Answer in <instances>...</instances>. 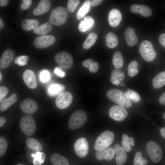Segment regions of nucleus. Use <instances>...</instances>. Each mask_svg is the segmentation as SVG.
I'll use <instances>...</instances> for the list:
<instances>
[{"mask_svg":"<svg viewBox=\"0 0 165 165\" xmlns=\"http://www.w3.org/2000/svg\"><path fill=\"white\" fill-rule=\"evenodd\" d=\"M107 96L109 99L124 108H128L132 105L127 93L120 90L110 89L107 91Z\"/></svg>","mask_w":165,"mask_h":165,"instance_id":"nucleus-1","label":"nucleus"},{"mask_svg":"<svg viewBox=\"0 0 165 165\" xmlns=\"http://www.w3.org/2000/svg\"><path fill=\"white\" fill-rule=\"evenodd\" d=\"M114 139V135L112 132L108 130L105 131L96 139L94 148L97 151L106 149L112 144Z\"/></svg>","mask_w":165,"mask_h":165,"instance_id":"nucleus-2","label":"nucleus"},{"mask_svg":"<svg viewBox=\"0 0 165 165\" xmlns=\"http://www.w3.org/2000/svg\"><path fill=\"white\" fill-rule=\"evenodd\" d=\"M68 16L67 9L59 6L52 11L49 18V22L56 26H61L66 22Z\"/></svg>","mask_w":165,"mask_h":165,"instance_id":"nucleus-3","label":"nucleus"},{"mask_svg":"<svg viewBox=\"0 0 165 165\" xmlns=\"http://www.w3.org/2000/svg\"><path fill=\"white\" fill-rule=\"evenodd\" d=\"M87 120V116L85 112L77 110L71 115L68 123V127L71 129H78L83 126Z\"/></svg>","mask_w":165,"mask_h":165,"instance_id":"nucleus-4","label":"nucleus"},{"mask_svg":"<svg viewBox=\"0 0 165 165\" xmlns=\"http://www.w3.org/2000/svg\"><path fill=\"white\" fill-rule=\"evenodd\" d=\"M140 53L144 60L147 62H151L156 56V53L152 43L144 40L141 43L139 47Z\"/></svg>","mask_w":165,"mask_h":165,"instance_id":"nucleus-5","label":"nucleus"},{"mask_svg":"<svg viewBox=\"0 0 165 165\" xmlns=\"http://www.w3.org/2000/svg\"><path fill=\"white\" fill-rule=\"evenodd\" d=\"M20 126L22 131L28 136H31L36 130V125L34 119L28 115H24L22 116Z\"/></svg>","mask_w":165,"mask_h":165,"instance_id":"nucleus-6","label":"nucleus"},{"mask_svg":"<svg viewBox=\"0 0 165 165\" xmlns=\"http://www.w3.org/2000/svg\"><path fill=\"white\" fill-rule=\"evenodd\" d=\"M146 148L148 155L152 162L157 163L161 160L162 150L156 142L152 141H148L146 144Z\"/></svg>","mask_w":165,"mask_h":165,"instance_id":"nucleus-7","label":"nucleus"},{"mask_svg":"<svg viewBox=\"0 0 165 165\" xmlns=\"http://www.w3.org/2000/svg\"><path fill=\"white\" fill-rule=\"evenodd\" d=\"M54 58L56 63L61 67L69 69L72 66V57L68 52H62L57 53L55 54Z\"/></svg>","mask_w":165,"mask_h":165,"instance_id":"nucleus-8","label":"nucleus"},{"mask_svg":"<svg viewBox=\"0 0 165 165\" xmlns=\"http://www.w3.org/2000/svg\"><path fill=\"white\" fill-rule=\"evenodd\" d=\"M73 96L72 94L68 91L62 92L57 96L55 101L57 107L63 109L69 107L72 103Z\"/></svg>","mask_w":165,"mask_h":165,"instance_id":"nucleus-9","label":"nucleus"},{"mask_svg":"<svg viewBox=\"0 0 165 165\" xmlns=\"http://www.w3.org/2000/svg\"><path fill=\"white\" fill-rule=\"evenodd\" d=\"M74 148L78 156L82 158L85 157L87 154L89 149L87 140L84 138L77 139L75 143Z\"/></svg>","mask_w":165,"mask_h":165,"instance_id":"nucleus-10","label":"nucleus"},{"mask_svg":"<svg viewBox=\"0 0 165 165\" xmlns=\"http://www.w3.org/2000/svg\"><path fill=\"white\" fill-rule=\"evenodd\" d=\"M128 115L127 110L124 107L119 105H114L111 107L109 110L110 117L117 121H123Z\"/></svg>","mask_w":165,"mask_h":165,"instance_id":"nucleus-11","label":"nucleus"},{"mask_svg":"<svg viewBox=\"0 0 165 165\" xmlns=\"http://www.w3.org/2000/svg\"><path fill=\"white\" fill-rule=\"evenodd\" d=\"M56 40L52 35L39 36L36 37L33 41L35 46L38 49L47 48L53 45Z\"/></svg>","mask_w":165,"mask_h":165,"instance_id":"nucleus-12","label":"nucleus"},{"mask_svg":"<svg viewBox=\"0 0 165 165\" xmlns=\"http://www.w3.org/2000/svg\"><path fill=\"white\" fill-rule=\"evenodd\" d=\"M20 108L25 114L31 115L36 112L38 108V106L33 100L31 98H27L20 103Z\"/></svg>","mask_w":165,"mask_h":165,"instance_id":"nucleus-13","label":"nucleus"},{"mask_svg":"<svg viewBox=\"0 0 165 165\" xmlns=\"http://www.w3.org/2000/svg\"><path fill=\"white\" fill-rule=\"evenodd\" d=\"M23 78L24 83L29 88L34 89L37 87V83L35 75L32 70H26L23 74Z\"/></svg>","mask_w":165,"mask_h":165,"instance_id":"nucleus-14","label":"nucleus"},{"mask_svg":"<svg viewBox=\"0 0 165 165\" xmlns=\"http://www.w3.org/2000/svg\"><path fill=\"white\" fill-rule=\"evenodd\" d=\"M130 9L132 12L140 14L145 17L150 16L152 13L151 8L144 5L133 4L131 6Z\"/></svg>","mask_w":165,"mask_h":165,"instance_id":"nucleus-15","label":"nucleus"},{"mask_svg":"<svg viewBox=\"0 0 165 165\" xmlns=\"http://www.w3.org/2000/svg\"><path fill=\"white\" fill-rule=\"evenodd\" d=\"M14 53L10 49L6 50L1 56L0 60V67L2 69L6 68L13 60Z\"/></svg>","mask_w":165,"mask_h":165,"instance_id":"nucleus-16","label":"nucleus"},{"mask_svg":"<svg viewBox=\"0 0 165 165\" xmlns=\"http://www.w3.org/2000/svg\"><path fill=\"white\" fill-rule=\"evenodd\" d=\"M114 149L111 147L100 151H97L95 154L96 159L98 160H105L108 161L111 160L115 155Z\"/></svg>","mask_w":165,"mask_h":165,"instance_id":"nucleus-17","label":"nucleus"},{"mask_svg":"<svg viewBox=\"0 0 165 165\" xmlns=\"http://www.w3.org/2000/svg\"><path fill=\"white\" fill-rule=\"evenodd\" d=\"M122 15L118 9H113L109 12L108 20L109 25L112 27H116L119 25L122 19Z\"/></svg>","mask_w":165,"mask_h":165,"instance_id":"nucleus-18","label":"nucleus"},{"mask_svg":"<svg viewBox=\"0 0 165 165\" xmlns=\"http://www.w3.org/2000/svg\"><path fill=\"white\" fill-rule=\"evenodd\" d=\"M50 6L51 3L50 0H41L38 6L34 9L33 13L35 16L43 15L50 10Z\"/></svg>","mask_w":165,"mask_h":165,"instance_id":"nucleus-19","label":"nucleus"},{"mask_svg":"<svg viewBox=\"0 0 165 165\" xmlns=\"http://www.w3.org/2000/svg\"><path fill=\"white\" fill-rule=\"evenodd\" d=\"M125 36L127 45L130 47L136 45L138 43V38L134 29L127 27L125 31Z\"/></svg>","mask_w":165,"mask_h":165,"instance_id":"nucleus-20","label":"nucleus"},{"mask_svg":"<svg viewBox=\"0 0 165 165\" xmlns=\"http://www.w3.org/2000/svg\"><path fill=\"white\" fill-rule=\"evenodd\" d=\"M115 153L116 154V160L118 165H123L126 162L127 156L123 148L117 144L114 145Z\"/></svg>","mask_w":165,"mask_h":165,"instance_id":"nucleus-21","label":"nucleus"},{"mask_svg":"<svg viewBox=\"0 0 165 165\" xmlns=\"http://www.w3.org/2000/svg\"><path fill=\"white\" fill-rule=\"evenodd\" d=\"M17 100V96L15 93L12 94L8 98H4L0 102V110L4 112L15 103Z\"/></svg>","mask_w":165,"mask_h":165,"instance_id":"nucleus-22","label":"nucleus"},{"mask_svg":"<svg viewBox=\"0 0 165 165\" xmlns=\"http://www.w3.org/2000/svg\"><path fill=\"white\" fill-rule=\"evenodd\" d=\"M65 89V86L63 84H56L51 85L47 90L48 95L51 97L57 96L64 92Z\"/></svg>","mask_w":165,"mask_h":165,"instance_id":"nucleus-23","label":"nucleus"},{"mask_svg":"<svg viewBox=\"0 0 165 165\" xmlns=\"http://www.w3.org/2000/svg\"><path fill=\"white\" fill-rule=\"evenodd\" d=\"M94 24V20L90 16L84 17V20H81L78 25L79 30L84 32L91 28Z\"/></svg>","mask_w":165,"mask_h":165,"instance_id":"nucleus-24","label":"nucleus"},{"mask_svg":"<svg viewBox=\"0 0 165 165\" xmlns=\"http://www.w3.org/2000/svg\"><path fill=\"white\" fill-rule=\"evenodd\" d=\"M125 78L124 73L117 69H114L112 72L110 81L112 83L118 86Z\"/></svg>","mask_w":165,"mask_h":165,"instance_id":"nucleus-25","label":"nucleus"},{"mask_svg":"<svg viewBox=\"0 0 165 165\" xmlns=\"http://www.w3.org/2000/svg\"><path fill=\"white\" fill-rule=\"evenodd\" d=\"M50 160L53 165H69L68 160L57 153H54L51 156Z\"/></svg>","mask_w":165,"mask_h":165,"instance_id":"nucleus-26","label":"nucleus"},{"mask_svg":"<svg viewBox=\"0 0 165 165\" xmlns=\"http://www.w3.org/2000/svg\"><path fill=\"white\" fill-rule=\"evenodd\" d=\"M39 24L38 20L35 19H26L22 21L21 27L24 30L27 31L33 30L37 27Z\"/></svg>","mask_w":165,"mask_h":165,"instance_id":"nucleus-27","label":"nucleus"},{"mask_svg":"<svg viewBox=\"0 0 165 165\" xmlns=\"http://www.w3.org/2000/svg\"><path fill=\"white\" fill-rule=\"evenodd\" d=\"M52 29V24L49 22H47L38 26L33 30V32L40 36L44 35L50 32Z\"/></svg>","mask_w":165,"mask_h":165,"instance_id":"nucleus-28","label":"nucleus"},{"mask_svg":"<svg viewBox=\"0 0 165 165\" xmlns=\"http://www.w3.org/2000/svg\"><path fill=\"white\" fill-rule=\"evenodd\" d=\"M165 84V71L162 72L156 76L152 79V86L155 89H159Z\"/></svg>","mask_w":165,"mask_h":165,"instance_id":"nucleus-29","label":"nucleus"},{"mask_svg":"<svg viewBox=\"0 0 165 165\" xmlns=\"http://www.w3.org/2000/svg\"><path fill=\"white\" fill-rule=\"evenodd\" d=\"M26 144L28 148L36 152H39L42 149L41 144L37 140L31 137L27 138Z\"/></svg>","mask_w":165,"mask_h":165,"instance_id":"nucleus-30","label":"nucleus"},{"mask_svg":"<svg viewBox=\"0 0 165 165\" xmlns=\"http://www.w3.org/2000/svg\"><path fill=\"white\" fill-rule=\"evenodd\" d=\"M105 41L106 46L110 49L114 48L116 47L119 42L116 35L112 32H109L107 34Z\"/></svg>","mask_w":165,"mask_h":165,"instance_id":"nucleus-31","label":"nucleus"},{"mask_svg":"<svg viewBox=\"0 0 165 165\" xmlns=\"http://www.w3.org/2000/svg\"><path fill=\"white\" fill-rule=\"evenodd\" d=\"M112 62L116 69L121 68L123 64L124 59L121 52L118 50L115 52L113 54Z\"/></svg>","mask_w":165,"mask_h":165,"instance_id":"nucleus-32","label":"nucleus"},{"mask_svg":"<svg viewBox=\"0 0 165 165\" xmlns=\"http://www.w3.org/2000/svg\"><path fill=\"white\" fill-rule=\"evenodd\" d=\"M121 143L125 150L129 152L131 150L130 146H134V138L132 137L129 138L127 134H123L122 135Z\"/></svg>","mask_w":165,"mask_h":165,"instance_id":"nucleus-33","label":"nucleus"},{"mask_svg":"<svg viewBox=\"0 0 165 165\" xmlns=\"http://www.w3.org/2000/svg\"><path fill=\"white\" fill-rule=\"evenodd\" d=\"M90 4V0H86L83 2L82 6L79 8L77 13L76 17L78 20L81 19L89 11Z\"/></svg>","mask_w":165,"mask_h":165,"instance_id":"nucleus-34","label":"nucleus"},{"mask_svg":"<svg viewBox=\"0 0 165 165\" xmlns=\"http://www.w3.org/2000/svg\"><path fill=\"white\" fill-rule=\"evenodd\" d=\"M97 38V36L95 33L94 32L90 33L83 43V48L86 49L90 48L95 43Z\"/></svg>","mask_w":165,"mask_h":165,"instance_id":"nucleus-35","label":"nucleus"},{"mask_svg":"<svg viewBox=\"0 0 165 165\" xmlns=\"http://www.w3.org/2000/svg\"><path fill=\"white\" fill-rule=\"evenodd\" d=\"M31 156L34 158L33 159V165H43L45 155L43 152L37 151L35 153H32Z\"/></svg>","mask_w":165,"mask_h":165,"instance_id":"nucleus-36","label":"nucleus"},{"mask_svg":"<svg viewBox=\"0 0 165 165\" xmlns=\"http://www.w3.org/2000/svg\"><path fill=\"white\" fill-rule=\"evenodd\" d=\"M138 63L136 61H133L130 63L127 69L128 75L130 77H133L138 73Z\"/></svg>","mask_w":165,"mask_h":165,"instance_id":"nucleus-37","label":"nucleus"},{"mask_svg":"<svg viewBox=\"0 0 165 165\" xmlns=\"http://www.w3.org/2000/svg\"><path fill=\"white\" fill-rule=\"evenodd\" d=\"M148 163V160L143 157L140 152L138 151L135 153L133 160V165H146Z\"/></svg>","mask_w":165,"mask_h":165,"instance_id":"nucleus-38","label":"nucleus"},{"mask_svg":"<svg viewBox=\"0 0 165 165\" xmlns=\"http://www.w3.org/2000/svg\"><path fill=\"white\" fill-rule=\"evenodd\" d=\"M126 93L130 100L136 103L138 102L141 100V98L136 91L130 90H128Z\"/></svg>","mask_w":165,"mask_h":165,"instance_id":"nucleus-39","label":"nucleus"},{"mask_svg":"<svg viewBox=\"0 0 165 165\" xmlns=\"http://www.w3.org/2000/svg\"><path fill=\"white\" fill-rule=\"evenodd\" d=\"M80 2L79 0H68L67 10L69 12H73L75 10Z\"/></svg>","mask_w":165,"mask_h":165,"instance_id":"nucleus-40","label":"nucleus"},{"mask_svg":"<svg viewBox=\"0 0 165 165\" xmlns=\"http://www.w3.org/2000/svg\"><path fill=\"white\" fill-rule=\"evenodd\" d=\"M8 146L6 139L3 136L0 137V156H2L6 152Z\"/></svg>","mask_w":165,"mask_h":165,"instance_id":"nucleus-41","label":"nucleus"},{"mask_svg":"<svg viewBox=\"0 0 165 165\" xmlns=\"http://www.w3.org/2000/svg\"><path fill=\"white\" fill-rule=\"evenodd\" d=\"M28 60V56L22 55L16 57L14 60V62L18 65L23 66L27 64Z\"/></svg>","mask_w":165,"mask_h":165,"instance_id":"nucleus-42","label":"nucleus"},{"mask_svg":"<svg viewBox=\"0 0 165 165\" xmlns=\"http://www.w3.org/2000/svg\"><path fill=\"white\" fill-rule=\"evenodd\" d=\"M50 75L49 72L47 70L42 71L40 74V80L44 82L48 81L50 79Z\"/></svg>","mask_w":165,"mask_h":165,"instance_id":"nucleus-43","label":"nucleus"},{"mask_svg":"<svg viewBox=\"0 0 165 165\" xmlns=\"http://www.w3.org/2000/svg\"><path fill=\"white\" fill-rule=\"evenodd\" d=\"M8 92L9 90L6 87L4 86L0 87V102L4 98Z\"/></svg>","mask_w":165,"mask_h":165,"instance_id":"nucleus-44","label":"nucleus"},{"mask_svg":"<svg viewBox=\"0 0 165 165\" xmlns=\"http://www.w3.org/2000/svg\"><path fill=\"white\" fill-rule=\"evenodd\" d=\"M32 3L31 0H23L21 5V8L23 10H26L29 9Z\"/></svg>","mask_w":165,"mask_h":165,"instance_id":"nucleus-45","label":"nucleus"},{"mask_svg":"<svg viewBox=\"0 0 165 165\" xmlns=\"http://www.w3.org/2000/svg\"><path fill=\"white\" fill-rule=\"evenodd\" d=\"M98 65L97 62H93L90 66L89 69V71L91 73L96 72L98 69Z\"/></svg>","mask_w":165,"mask_h":165,"instance_id":"nucleus-46","label":"nucleus"},{"mask_svg":"<svg viewBox=\"0 0 165 165\" xmlns=\"http://www.w3.org/2000/svg\"><path fill=\"white\" fill-rule=\"evenodd\" d=\"M93 63V61L92 59H89L84 60L82 62V64L85 67L89 69Z\"/></svg>","mask_w":165,"mask_h":165,"instance_id":"nucleus-47","label":"nucleus"},{"mask_svg":"<svg viewBox=\"0 0 165 165\" xmlns=\"http://www.w3.org/2000/svg\"><path fill=\"white\" fill-rule=\"evenodd\" d=\"M54 72L58 76L61 77H64L65 75V73L59 67H56L54 70Z\"/></svg>","mask_w":165,"mask_h":165,"instance_id":"nucleus-48","label":"nucleus"},{"mask_svg":"<svg viewBox=\"0 0 165 165\" xmlns=\"http://www.w3.org/2000/svg\"><path fill=\"white\" fill-rule=\"evenodd\" d=\"M159 40L160 44L165 48V33L160 35L159 37Z\"/></svg>","mask_w":165,"mask_h":165,"instance_id":"nucleus-49","label":"nucleus"},{"mask_svg":"<svg viewBox=\"0 0 165 165\" xmlns=\"http://www.w3.org/2000/svg\"><path fill=\"white\" fill-rule=\"evenodd\" d=\"M159 101L161 104L165 105V92L161 95L159 98Z\"/></svg>","mask_w":165,"mask_h":165,"instance_id":"nucleus-50","label":"nucleus"},{"mask_svg":"<svg viewBox=\"0 0 165 165\" xmlns=\"http://www.w3.org/2000/svg\"><path fill=\"white\" fill-rule=\"evenodd\" d=\"M103 1L102 0H92L90 1V4L93 6H95L100 4Z\"/></svg>","mask_w":165,"mask_h":165,"instance_id":"nucleus-51","label":"nucleus"},{"mask_svg":"<svg viewBox=\"0 0 165 165\" xmlns=\"http://www.w3.org/2000/svg\"><path fill=\"white\" fill-rule=\"evenodd\" d=\"M6 121V118L3 116L0 117V127H2L5 124Z\"/></svg>","mask_w":165,"mask_h":165,"instance_id":"nucleus-52","label":"nucleus"},{"mask_svg":"<svg viewBox=\"0 0 165 165\" xmlns=\"http://www.w3.org/2000/svg\"><path fill=\"white\" fill-rule=\"evenodd\" d=\"M9 0H0V6L3 7L6 6L9 2Z\"/></svg>","mask_w":165,"mask_h":165,"instance_id":"nucleus-53","label":"nucleus"},{"mask_svg":"<svg viewBox=\"0 0 165 165\" xmlns=\"http://www.w3.org/2000/svg\"><path fill=\"white\" fill-rule=\"evenodd\" d=\"M160 131L161 137L165 139V127L161 129Z\"/></svg>","mask_w":165,"mask_h":165,"instance_id":"nucleus-54","label":"nucleus"},{"mask_svg":"<svg viewBox=\"0 0 165 165\" xmlns=\"http://www.w3.org/2000/svg\"><path fill=\"white\" fill-rule=\"evenodd\" d=\"M4 26V24L3 23V22L2 20V19H1V18H0V28L2 29V28Z\"/></svg>","mask_w":165,"mask_h":165,"instance_id":"nucleus-55","label":"nucleus"},{"mask_svg":"<svg viewBox=\"0 0 165 165\" xmlns=\"http://www.w3.org/2000/svg\"><path fill=\"white\" fill-rule=\"evenodd\" d=\"M163 117L165 119V112L163 114Z\"/></svg>","mask_w":165,"mask_h":165,"instance_id":"nucleus-56","label":"nucleus"},{"mask_svg":"<svg viewBox=\"0 0 165 165\" xmlns=\"http://www.w3.org/2000/svg\"><path fill=\"white\" fill-rule=\"evenodd\" d=\"M16 165H24L22 164H21V163H19V164H17Z\"/></svg>","mask_w":165,"mask_h":165,"instance_id":"nucleus-57","label":"nucleus"},{"mask_svg":"<svg viewBox=\"0 0 165 165\" xmlns=\"http://www.w3.org/2000/svg\"><path fill=\"white\" fill-rule=\"evenodd\" d=\"M1 73H0V81H1Z\"/></svg>","mask_w":165,"mask_h":165,"instance_id":"nucleus-58","label":"nucleus"}]
</instances>
